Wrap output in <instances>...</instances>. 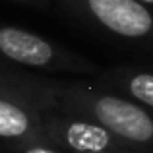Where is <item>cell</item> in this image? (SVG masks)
<instances>
[{
	"label": "cell",
	"instance_id": "cell-10",
	"mask_svg": "<svg viewBox=\"0 0 153 153\" xmlns=\"http://www.w3.org/2000/svg\"><path fill=\"white\" fill-rule=\"evenodd\" d=\"M142 4H146V6H149V8H153V0H140Z\"/></svg>",
	"mask_w": 153,
	"mask_h": 153
},
{
	"label": "cell",
	"instance_id": "cell-4",
	"mask_svg": "<svg viewBox=\"0 0 153 153\" xmlns=\"http://www.w3.org/2000/svg\"><path fill=\"white\" fill-rule=\"evenodd\" d=\"M39 146L64 153H140L105 126L85 118L45 108Z\"/></svg>",
	"mask_w": 153,
	"mask_h": 153
},
{
	"label": "cell",
	"instance_id": "cell-11",
	"mask_svg": "<svg viewBox=\"0 0 153 153\" xmlns=\"http://www.w3.org/2000/svg\"><path fill=\"white\" fill-rule=\"evenodd\" d=\"M105 153H111V151H105Z\"/></svg>",
	"mask_w": 153,
	"mask_h": 153
},
{
	"label": "cell",
	"instance_id": "cell-3",
	"mask_svg": "<svg viewBox=\"0 0 153 153\" xmlns=\"http://www.w3.org/2000/svg\"><path fill=\"white\" fill-rule=\"evenodd\" d=\"M0 62L41 72L97 74L99 66L85 56L64 49L51 39L18 25L0 23Z\"/></svg>",
	"mask_w": 153,
	"mask_h": 153
},
{
	"label": "cell",
	"instance_id": "cell-7",
	"mask_svg": "<svg viewBox=\"0 0 153 153\" xmlns=\"http://www.w3.org/2000/svg\"><path fill=\"white\" fill-rule=\"evenodd\" d=\"M45 79L35 76L19 74L8 66L0 64V97L29 101L41 107V89Z\"/></svg>",
	"mask_w": 153,
	"mask_h": 153
},
{
	"label": "cell",
	"instance_id": "cell-6",
	"mask_svg": "<svg viewBox=\"0 0 153 153\" xmlns=\"http://www.w3.org/2000/svg\"><path fill=\"white\" fill-rule=\"evenodd\" d=\"M97 85L130 97L153 111V68L120 64L101 72Z\"/></svg>",
	"mask_w": 153,
	"mask_h": 153
},
{
	"label": "cell",
	"instance_id": "cell-5",
	"mask_svg": "<svg viewBox=\"0 0 153 153\" xmlns=\"http://www.w3.org/2000/svg\"><path fill=\"white\" fill-rule=\"evenodd\" d=\"M45 108L29 101L0 97V142L18 151L39 146Z\"/></svg>",
	"mask_w": 153,
	"mask_h": 153
},
{
	"label": "cell",
	"instance_id": "cell-2",
	"mask_svg": "<svg viewBox=\"0 0 153 153\" xmlns=\"http://www.w3.org/2000/svg\"><path fill=\"white\" fill-rule=\"evenodd\" d=\"M82 23L130 47L153 52V8L140 0H52Z\"/></svg>",
	"mask_w": 153,
	"mask_h": 153
},
{
	"label": "cell",
	"instance_id": "cell-9",
	"mask_svg": "<svg viewBox=\"0 0 153 153\" xmlns=\"http://www.w3.org/2000/svg\"><path fill=\"white\" fill-rule=\"evenodd\" d=\"M14 2H23V4H45L49 0H14Z\"/></svg>",
	"mask_w": 153,
	"mask_h": 153
},
{
	"label": "cell",
	"instance_id": "cell-1",
	"mask_svg": "<svg viewBox=\"0 0 153 153\" xmlns=\"http://www.w3.org/2000/svg\"><path fill=\"white\" fill-rule=\"evenodd\" d=\"M41 107L97 122L140 153H153V111L103 85L45 79Z\"/></svg>",
	"mask_w": 153,
	"mask_h": 153
},
{
	"label": "cell",
	"instance_id": "cell-8",
	"mask_svg": "<svg viewBox=\"0 0 153 153\" xmlns=\"http://www.w3.org/2000/svg\"><path fill=\"white\" fill-rule=\"evenodd\" d=\"M22 153H64V151H58L54 147H47V146H33L29 149H23Z\"/></svg>",
	"mask_w": 153,
	"mask_h": 153
}]
</instances>
